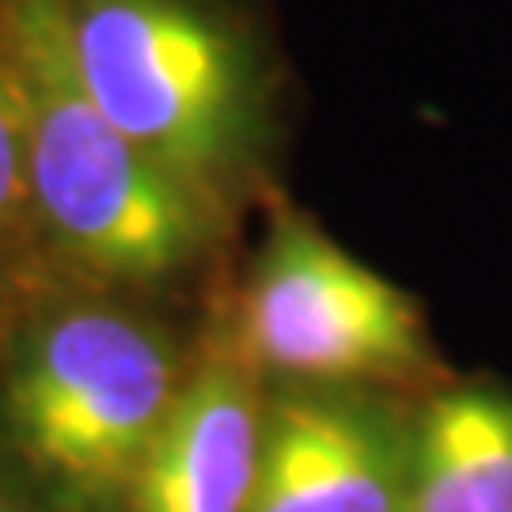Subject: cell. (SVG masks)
<instances>
[{
	"mask_svg": "<svg viewBox=\"0 0 512 512\" xmlns=\"http://www.w3.org/2000/svg\"><path fill=\"white\" fill-rule=\"evenodd\" d=\"M38 243L95 289H152L213 255L228 213L145 156L95 103L65 0H0Z\"/></svg>",
	"mask_w": 512,
	"mask_h": 512,
	"instance_id": "6da1fadb",
	"label": "cell"
},
{
	"mask_svg": "<svg viewBox=\"0 0 512 512\" xmlns=\"http://www.w3.org/2000/svg\"><path fill=\"white\" fill-rule=\"evenodd\" d=\"M84 84L133 145L236 217L270 145V69L220 0H65Z\"/></svg>",
	"mask_w": 512,
	"mask_h": 512,
	"instance_id": "7a4b0ae2",
	"label": "cell"
},
{
	"mask_svg": "<svg viewBox=\"0 0 512 512\" xmlns=\"http://www.w3.org/2000/svg\"><path fill=\"white\" fill-rule=\"evenodd\" d=\"M186 372L175 334L110 289L50 296L12 334L8 433L61 497L126 501Z\"/></svg>",
	"mask_w": 512,
	"mask_h": 512,
	"instance_id": "3957f363",
	"label": "cell"
},
{
	"mask_svg": "<svg viewBox=\"0 0 512 512\" xmlns=\"http://www.w3.org/2000/svg\"><path fill=\"white\" fill-rule=\"evenodd\" d=\"M232 330L274 387L399 391L437 372L418 300L293 209L262 239Z\"/></svg>",
	"mask_w": 512,
	"mask_h": 512,
	"instance_id": "277c9868",
	"label": "cell"
},
{
	"mask_svg": "<svg viewBox=\"0 0 512 512\" xmlns=\"http://www.w3.org/2000/svg\"><path fill=\"white\" fill-rule=\"evenodd\" d=\"M410 429L391 391L270 387L247 512H406Z\"/></svg>",
	"mask_w": 512,
	"mask_h": 512,
	"instance_id": "5b68a950",
	"label": "cell"
},
{
	"mask_svg": "<svg viewBox=\"0 0 512 512\" xmlns=\"http://www.w3.org/2000/svg\"><path fill=\"white\" fill-rule=\"evenodd\" d=\"M270 384L232 323L190 361L183 391L126 490V512H247Z\"/></svg>",
	"mask_w": 512,
	"mask_h": 512,
	"instance_id": "8992f818",
	"label": "cell"
},
{
	"mask_svg": "<svg viewBox=\"0 0 512 512\" xmlns=\"http://www.w3.org/2000/svg\"><path fill=\"white\" fill-rule=\"evenodd\" d=\"M406 512H512V391H433L410 429Z\"/></svg>",
	"mask_w": 512,
	"mask_h": 512,
	"instance_id": "52a82bcc",
	"label": "cell"
},
{
	"mask_svg": "<svg viewBox=\"0 0 512 512\" xmlns=\"http://www.w3.org/2000/svg\"><path fill=\"white\" fill-rule=\"evenodd\" d=\"M38 243L35 202H31V179H27V148L19 129L12 84L0 65V251L16 243Z\"/></svg>",
	"mask_w": 512,
	"mask_h": 512,
	"instance_id": "ba28073f",
	"label": "cell"
},
{
	"mask_svg": "<svg viewBox=\"0 0 512 512\" xmlns=\"http://www.w3.org/2000/svg\"><path fill=\"white\" fill-rule=\"evenodd\" d=\"M0 512H23V509H4V505H0Z\"/></svg>",
	"mask_w": 512,
	"mask_h": 512,
	"instance_id": "9c48e42d",
	"label": "cell"
}]
</instances>
